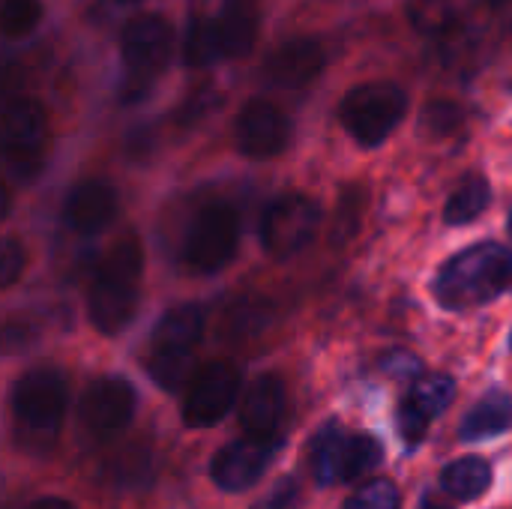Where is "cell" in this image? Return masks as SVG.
Listing matches in <instances>:
<instances>
[{
  "label": "cell",
  "instance_id": "cell-2",
  "mask_svg": "<svg viewBox=\"0 0 512 509\" xmlns=\"http://www.w3.org/2000/svg\"><path fill=\"white\" fill-rule=\"evenodd\" d=\"M512 288V252L501 243H477L450 258L438 279L435 297L444 309L465 312L486 306Z\"/></svg>",
  "mask_w": 512,
  "mask_h": 509
},
{
  "label": "cell",
  "instance_id": "cell-39",
  "mask_svg": "<svg viewBox=\"0 0 512 509\" xmlns=\"http://www.w3.org/2000/svg\"><path fill=\"white\" fill-rule=\"evenodd\" d=\"M120 3H138V0H120Z\"/></svg>",
  "mask_w": 512,
  "mask_h": 509
},
{
  "label": "cell",
  "instance_id": "cell-26",
  "mask_svg": "<svg viewBox=\"0 0 512 509\" xmlns=\"http://www.w3.org/2000/svg\"><path fill=\"white\" fill-rule=\"evenodd\" d=\"M183 57H186L189 66H210L216 57H222V42H219L216 18H204V15H192L189 18Z\"/></svg>",
  "mask_w": 512,
  "mask_h": 509
},
{
  "label": "cell",
  "instance_id": "cell-18",
  "mask_svg": "<svg viewBox=\"0 0 512 509\" xmlns=\"http://www.w3.org/2000/svg\"><path fill=\"white\" fill-rule=\"evenodd\" d=\"M258 0H222V9L216 15L222 57H246L258 39Z\"/></svg>",
  "mask_w": 512,
  "mask_h": 509
},
{
  "label": "cell",
  "instance_id": "cell-14",
  "mask_svg": "<svg viewBox=\"0 0 512 509\" xmlns=\"http://www.w3.org/2000/svg\"><path fill=\"white\" fill-rule=\"evenodd\" d=\"M456 399V381L450 375H426L417 378L408 399L399 408V432L414 447L426 438L429 423L441 417Z\"/></svg>",
  "mask_w": 512,
  "mask_h": 509
},
{
  "label": "cell",
  "instance_id": "cell-31",
  "mask_svg": "<svg viewBox=\"0 0 512 509\" xmlns=\"http://www.w3.org/2000/svg\"><path fill=\"white\" fill-rule=\"evenodd\" d=\"M264 321H267V303L258 300V297L240 300V303H234V309L228 312V330H231L234 336H246V333H249L246 324H252L255 330H261Z\"/></svg>",
  "mask_w": 512,
  "mask_h": 509
},
{
  "label": "cell",
  "instance_id": "cell-5",
  "mask_svg": "<svg viewBox=\"0 0 512 509\" xmlns=\"http://www.w3.org/2000/svg\"><path fill=\"white\" fill-rule=\"evenodd\" d=\"M408 111V93L390 81H369L354 87L342 105L339 120L360 147H378L393 135Z\"/></svg>",
  "mask_w": 512,
  "mask_h": 509
},
{
  "label": "cell",
  "instance_id": "cell-7",
  "mask_svg": "<svg viewBox=\"0 0 512 509\" xmlns=\"http://www.w3.org/2000/svg\"><path fill=\"white\" fill-rule=\"evenodd\" d=\"M48 114L39 99L15 96L3 111V159L15 180H36L45 165Z\"/></svg>",
  "mask_w": 512,
  "mask_h": 509
},
{
  "label": "cell",
  "instance_id": "cell-17",
  "mask_svg": "<svg viewBox=\"0 0 512 509\" xmlns=\"http://www.w3.org/2000/svg\"><path fill=\"white\" fill-rule=\"evenodd\" d=\"M285 414V384L279 375H261L243 396L240 423L246 435H276Z\"/></svg>",
  "mask_w": 512,
  "mask_h": 509
},
{
  "label": "cell",
  "instance_id": "cell-37",
  "mask_svg": "<svg viewBox=\"0 0 512 509\" xmlns=\"http://www.w3.org/2000/svg\"><path fill=\"white\" fill-rule=\"evenodd\" d=\"M420 509H450V504H447V501H441L438 495H429V498L423 501V507Z\"/></svg>",
  "mask_w": 512,
  "mask_h": 509
},
{
  "label": "cell",
  "instance_id": "cell-6",
  "mask_svg": "<svg viewBox=\"0 0 512 509\" xmlns=\"http://www.w3.org/2000/svg\"><path fill=\"white\" fill-rule=\"evenodd\" d=\"M237 243H240L237 210L225 201H213L201 207L186 228L183 249H180L183 267L201 276L219 273L237 255Z\"/></svg>",
  "mask_w": 512,
  "mask_h": 509
},
{
  "label": "cell",
  "instance_id": "cell-40",
  "mask_svg": "<svg viewBox=\"0 0 512 509\" xmlns=\"http://www.w3.org/2000/svg\"><path fill=\"white\" fill-rule=\"evenodd\" d=\"M510 231H512V216H510Z\"/></svg>",
  "mask_w": 512,
  "mask_h": 509
},
{
  "label": "cell",
  "instance_id": "cell-36",
  "mask_svg": "<svg viewBox=\"0 0 512 509\" xmlns=\"http://www.w3.org/2000/svg\"><path fill=\"white\" fill-rule=\"evenodd\" d=\"M27 509H75L69 501H63V498H42V501H36V504H30Z\"/></svg>",
  "mask_w": 512,
  "mask_h": 509
},
{
  "label": "cell",
  "instance_id": "cell-23",
  "mask_svg": "<svg viewBox=\"0 0 512 509\" xmlns=\"http://www.w3.org/2000/svg\"><path fill=\"white\" fill-rule=\"evenodd\" d=\"M441 486H444V492L453 501H474V498H480V495L489 492V486H492V468L480 456H465V459L447 465V471L441 477Z\"/></svg>",
  "mask_w": 512,
  "mask_h": 509
},
{
  "label": "cell",
  "instance_id": "cell-28",
  "mask_svg": "<svg viewBox=\"0 0 512 509\" xmlns=\"http://www.w3.org/2000/svg\"><path fill=\"white\" fill-rule=\"evenodd\" d=\"M462 123H465V111L453 99H432L420 114V129L429 138H450L462 129Z\"/></svg>",
  "mask_w": 512,
  "mask_h": 509
},
{
  "label": "cell",
  "instance_id": "cell-10",
  "mask_svg": "<svg viewBox=\"0 0 512 509\" xmlns=\"http://www.w3.org/2000/svg\"><path fill=\"white\" fill-rule=\"evenodd\" d=\"M279 447V435H246L213 456L210 477L222 492H246L264 477Z\"/></svg>",
  "mask_w": 512,
  "mask_h": 509
},
{
  "label": "cell",
  "instance_id": "cell-16",
  "mask_svg": "<svg viewBox=\"0 0 512 509\" xmlns=\"http://www.w3.org/2000/svg\"><path fill=\"white\" fill-rule=\"evenodd\" d=\"M324 69V48L318 39L300 36V39H288L282 42L264 63V75L276 84V87H306L312 84Z\"/></svg>",
  "mask_w": 512,
  "mask_h": 509
},
{
  "label": "cell",
  "instance_id": "cell-34",
  "mask_svg": "<svg viewBox=\"0 0 512 509\" xmlns=\"http://www.w3.org/2000/svg\"><path fill=\"white\" fill-rule=\"evenodd\" d=\"M297 498V483L294 480H282L270 495H264L261 504H255V509H288Z\"/></svg>",
  "mask_w": 512,
  "mask_h": 509
},
{
  "label": "cell",
  "instance_id": "cell-8",
  "mask_svg": "<svg viewBox=\"0 0 512 509\" xmlns=\"http://www.w3.org/2000/svg\"><path fill=\"white\" fill-rule=\"evenodd\" d=\"M171 45H174V27L162 15H135L132 21H126L120 36V51L126 66V84L120 93L126 102H135L147 90V81H153L156 72L168 63Z\"/></svg>",
  "mask_w": 512,
  "mask_h": 509
},
{
  "label": "cell",
  "instance_id": "cell-33",
  "mask_svg": "<svg viewBox=\"0 0 512 509\" xmlns=\"http://www.w3.org/2000/svg\"><path fill=\"white\" fill-rule=\"evenodd\" d=\"M213 105H219V93H213V90H204V93H198V96H189L186 108L180 111V123L189 126V123L201 120Z\"/></svg>",
  "mask_w": 512,
  "mask_h": 509
},
{
  "label": "cell",
  "instance_id": "cell-30",
  "mask_svg": "<svg viewBox=\"0 0 512 509\" xmlns=\"http://www.w3.org/2000/svg\"><path fill=\"white\" fill-rule=\"evenodd\" d=\"M345 509H399V489L390 480H369L348 498Z\"/></svg>",
  "mask_w": 512,
  "mask_h": 509
},
{
  "label": "cell",
  "instance_id": "cell-22",
  "mask_svg": "<svg viewBox=\"0 0 512 509\" xmlns=\"http://www.w3.org/2000/svg\"><path fill=\"white\" fill-rule=\"evenodd\" d=\"M201 330H204V315L198 306L192 303H183V306H174L168 309L156 330H153V348H195V342L201 339Z\"/></svg>",
  "mask_w": 512,
  "mask_h": 509
},
{
  "label": "cell",
  "instance_id": "cell-11",
  "mask_svg": "<svg viewBox=\"0 0 512 509\" xmlns=\"http://www.w3.org/2000/svg\"><path fill=\"white\" fill-rule=\"evenodd\" d=\"M240 393V372L228 360H213L207 363L189 387L186 405H183V420L192 429H207L216 426L234 405Z\"/></svg>",
  "mask_w": 512,
  "mask_h": 509
},
{
  "label": "cell",
  "instance_id": "cell-9",
  "mask_svg": "<svg viewBox=\"0 0 512 509\" xmlns=\"http://www.w3.org/2000/svg\"><path fill=\"white\" fill-rule=\"evenodd\" d=\"M321 225V207L303 192H285L267 204L261 216V243L273 258H291L303 252Z\"/></svg>",
  "mask_w": 512,
  "mask_h": 509
},
{
  "label": "cell",
  "instance_id": "cell-3",
  "mask_svg": "<svg viewBox=\"0 0 512 509\" xmlns=\"http://www.w3.org/2000/svg\"><path fill=\"white\" fill-rule=\"evenodd\" d=\"M66 381L57 369H30L12 387V417L18 444L30 453H45L60 435L66 417Z\"/></svg>",
  "mask_w": 512,
  "mask_h": 509
},
{
  "label": "cell",
  "instance_id": "cell-12",
  "mask_svg": "<svg viewBox=\"0 0 512 509\" xmlns=\"http://www.w3.org/2000/svg\"><path fill=\"white\" fill-rule=\"evenodd\" d=\"M138 396L123 378H99L93 381L78 402V423L93 438H111L129 426L135 417Z\"/></svg>",
  "mask_w": 512,
  "mask_h": 509
},
{
  "label": "cell",
  "instance_id": "cell-21",
  "mask_svg": "<svg viewBox=\"0 0 512 509\" xmlns=\"http://www.w3.org/2000/svg\"><path fill=\"white\" fill-rule=\"evenodd\" d=\"M150 477H153L150 453L138 444L120 450L114 459L102 465V483L111 492H141L144 486H150Z\"/></svg>",
  "mask_w": 512,
  "mask_h": 509
},
{
  "label": "cell",
  "instance_id": "cell-20",
  "mask_svg": "<svg viewBox=\"0 0 512 509\" xmlns=\"http://www.w3.org/2000/svg\"><path fill=\"white\" fill-rule=\"evenodd\" d=\"M474 0H408V21L423 36L453 33L471 12Z\"/></svg>",
  "mask_w": 512,
  "mask_h": 509
},
{
  "label": "cell",
  "instance_id": "cell-35",
  "mask_svg": "<svg viewBox=\"0 0 512 509\" xmlns=\"http://www.w3.org/2000/svg\"><path fill=\"white\" fill-rule=\"evenodd\" d=\"M387 372H393V375H402V372H408V375H417L420 372V363H417V357H411V354H405V351H393L390 357H384V363H381Z\"/></svg>",
  "mask_w": 512,
  "mask_h": 509
},
{
  "label": "cell",
  "instance_id": "cell-38",
  "mask_svg": "<svg viewBox=\"0 0 512 509\" xmlns=\"http://www.w3.org/2000/svg\"><path fill=\"white\" fill-rule=\"evenodd\" d=\"M489 3H492V6H504L507 0H489Z\"/></svg>",
  "mask_w": 512,
  "mask_h": 509
},
{
  "label": "cell",
  "instance_id": "cell-32",
  "mask_svg": "<svg viewBox=\"0 0 512 509\" xmlns=\"http://www.w3.org/2000/svg\"><path fill=\"white\" fill-rule=\"evenodd\" d=\"M24 261H27L24 243L12 234L3 237V246H0V282H3V288L15 285V279L24 273Z\"/></svg>",
  "mask_w": 512,
  "mask_h": 509
},
{
  "label": "cell",
  "instance_id": "cell-27",
  "mask_svg": "<svg viewBox=\"0 0 512 509\" xmlns=\"http://www.w3.org/2000/svg\"><path fill=\"white\" fill-rule=\"evenodd\" d=\"M363 207H366V189L363 186H348L339 195V207H336V219H333V231H330L333 246L351 243V237L363 225Z\"/></svg>",
  "mask_w": 512,
  "mask_h": 509
},
{
  "label": "cell",
  "instance_id": "cell-1",
  "mask_svg": "<svg viewBox=\"0 0 512 509\" xmlns=\"http://www.w3.org/2000/svg\"><path fill=\"white\" fill-rule=\"evenodd\" d=\"M141 276H144V249L135 234H123L105 252L87 297L90 324L99 333L114 336L129 327L141 300Z\"/></svg>",
  "mask_w": 512,
  "mask_h": 509
},
{
  "label": "cell",
  "instance_id": "cell-13",
  "mask_svg": "<svg viewBox=\"0 0 512 509\" xmlns=\"http://www.w3.org/2000/svg\"><path fill=\"white\" fill-rule=\"evenodd\" d=\"M237 150L249 159L279 156L291 141V120L267 99H249L234 123Z\"/></svg>",
  "mask_w": 512,
  "mask_h": 509
},
{
  "label": "cell",
  "instance_id": "cell-25",
  "mask_svg": "<svg viewBox=\"0 0 512 509\" xmlns=\"http://www.w3.org/2000/svg\"><path fill=\"white\" fill-rule=\"evenodd\" d=\"M192 369H195V357L189 348H153L147 360L150 378L168 393H177L192 378Z\"/></svg>",
  "mask_w": 512,
  "mask_h": 509
},
{
  "label": "cell",
  "instance_id": "cell-15",
  "mask_svg": "<svg viewBox=\"0 0 512 509\" xmlns=\"http://www.w3.org/2000/svg\"><path fill=\"white\" fill-rule=\"evenodd\" d=\"M117 216V189L105 180H84L69 189L66 204H63V219L66 225L81 234L93 237L105 231Z\"/></svg>",
  "mask_w": 512,
  "mask_h": 509
},
{
  "label": "cell",
  "instance_id": "cell-19",
  "mask_svg": "<svg viewBox=\"0 0 512 509\" xmlns=\"http://www.w3.org/2000/svg\"><path fill=\"white\" fill-rule=\"evenodd\" d=\"M512 429V396L504 390H492L483 396L468 417L462 420L459 438L462 441H486L495 435H504Z\"/></svg>",
  "mask_w": 512,
  "mask_h": 509
},
{
  "label": "cell",
  "instance_id": "cell-4",
  "mask_svg": "<svg viewBox=\"0 0 512 509\" xmlns=\"http://www.w3.org/2000/svg\"><path fill=\"white\" fill-rule=\"evenodd\" d=\"M312 474L321 486H342L366 477L384 462V447L378 438L363 432H348L336 420L321 426L309 444Z\"/></svg>",
  "mask_w": 512,
  "mask_h": 509
},
{
  "label": "cell",
  "instance_id": "cell-24",
  "mask_svg": "<svg viewBox=\"0 0 512 509\" xmlns=\"http://www.w3.org/2000/svg\"><path fill=\"white\" fill-rule=\"evenodd\" d=\"M492 201V189L489 180L483 174H468L450 195L447 207H444V219L447 225H468L474 222L480 213H486Z\"/></svg>",
  "mask_w": 512,
  "mask_h": 509
},
{
  "label": "cell",
  "instance_id": "cell-29",
  "mask_svg": "<svg viewBox=\"0 0 512 509\" xmlns=\"http://www.w3.org/2000/svg\"><path fill=\"white\" fill-rule=\"evenodd\" d=\"M42 21L39 0H3V30L6 36H27Z\"/></svg>",
  "mask_w": 512,
  "mask_h": 509
}]
</instances>
